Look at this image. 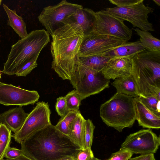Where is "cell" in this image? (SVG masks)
<instances>
[{
    "label": "cell",
    "mask_w": 160,
    "mask_h": 160,
    "mask_svg": "<svg viewBox=\"0 0 160 160\" xmlns=\"http://www.w3.org/2000/svg\"><path fill=\"white\" fill-rule=\"evenodd\" d=\"M50 41V35L44 29L32 31L12 46L2 72L16 75L26 64L37 60L41 51Z\"/></svg>",
    "instance_id": "4"
},
{
    "label": "cell",
    "mask_w": 160,
    "mask_h": 160,
    "mask_svg": "<svg viewBox=\"0 0 160 160\" xmlns=\"http://www.w3.org/2000/svg\"><path fill=\"white\" fill-rule=\"evenodd\" d=\"M99 112L102 121L119 132L132 127L136 120L133 98L122 94L116 93L101 104Z\"/></svg>",
    "instance_id": "5"
},
{
    "label": "cell",
    "mask_w": 160,
    "mask_h": 160,
    "mask_svg": "<svg viewBox=\"0 0 160 160\" xmlns=\"http://www.w3.org/2000/svg\"><path fill=\"white\" fill-rule=\"evenodd\" d=\"M70 81L82 101L108 88L110 80L105 78L101 72L97 73L77 68Z\"/></svg>",
    "instance_id": "8"
},
{
    "label": "cell",
    "mask_w": 160,
    "mask_h": 160,
    "mask_svg": "<svg viewBox=\"0 0 160 160\" xmlns=\"http://www.w3.org/2000/svg\"><path fill=\"white\" fill-rule=\"evenodd\" d=\"M147 49L142 45L139 40L127 42L101 55L111 58H122L131 60L137 54Z\"/></svg>",
    "instance_id": "17"
},
{
    "label": "cell",
    "mask_w": 160,
    "mask_h": 160,
    "mask_svg": "<svg viewBox=\"0 0 160 160\" xmlns=\"http://www.w3.org/2000/svg\"><path fill=\"white\" fill-rule=\"evenodd\" d=\"M39 97L37 91L27 90L0 82L1 104L22 106L33 104L38 101Z\"/></svg>",
    "instance_id": "13"
},
{
    "label": "cell",
    "mask_w": 160,
    "mask_h": 160,
    "mask_svg": "<svg viewBox=\"0 0 160 160\" xmlns=\"http://www.w3.org/2000/svg\"><path fill=\"white\" fill-rule=\"evenodd\" d=\"M83 8L82 5L63 0L57 4L44 8L38 19L40 23L51 36L57 29L72 23L73 15Z\"/></svg>",
    "instance_id": "6"
},
{
    "label": "cell",
    "mask_w": 160,
    "mask_h": 160,
    "mask_svg": "<svg viewBox=\"0 0 160 160\" xmlns=\"http://www.w3.org/2000/svg\"><path fill=\"white\" fill-rule=\"evenodd\" d=\"M58 160H74L73 157L71 156L66 157Z\"/></svg>",
    "instance_id": "37"
},
{
    "label": "cell",
    "mask_w": 160,
    "mask_h": 160,
    "mask_svg": "<svg viewBox=\"0 0 160 160\" xmlns=\"http://www.w3.org/2000/svg\"><path fill=\"white\" fill-rule=\"evenodd\" d=\"M85 119L79 111L71 124L68 137L80 149H84V138Z\"/></svg>",
    "instance_id": "21"
},
{
    "label": "cell",
    "mask_w": 160,
    "mask_h": 160,
    "mask_svg": "<svg viewBox=\"0 0 160 160\" xmlns=\"http://www.w3.org/2000/svg\"><path fill=\"white\" fill-rule=\"evenodd\" d=\"M128 160H156L154 154L140 155V156L132 158Z\"/></svg>",
    "instance_id": "35"
},
{
    "label": "cell",
    "mask_w": 160,
    "mask_h": 160,
    "mask_svg": "<svg viewBox=\"0 0 160 160\" xmlns=\"http://www.w3.org/2000/svg\"><path fill=\"white\" fill-rule=\"evenodd\" d=\"M1 78V74L0 72V81Z\"/></svg>",
    "instance_id": "41"
},
{
    "label": "cell",
    "mask_w": 160,
    "mask_h": 160,
    "mask_svg": "<svg viewBox=\"0 0 160 160\" xmlns=\"http://www.w3.org/2000/svg\"><path fill=\"white\" fill-rule=\"evenodd\" d=\"M95 22L92 31L94 33L129 40L132 35L129 28L122 20L102 12H95Z\"/></svg>",
    "instance_id": "10"
},
{
    "label": "cell",
    "mask_w": 160,
    "mask_h": 160,
    "mask_svg": "<svg viewBox=\"0 0 160 160\" xmlns=\"http://www.w3.org/2000/svg\"><path fill=\"white\" fill-rule=\"evenodd\" d=\"M79 111L68 112L65 116L61 117L55 126L56 128L63 134L68 136L70 126L76 118Z\"/></svg>",
    "instance_id": "25"
},
{
    "label": "cell",
    "mask_w": 160,
    "mask_h": 160,
    "mask_svg": "<svg viewBox=\"0 0 160 160\" xmlns=\"http://www.w3.org/2000/svg\"><path fill=\"white\" fill-rule=\"evenodd\" d=\"M94 156L91 148L80 149L74 157V160H89Z\"/></svg>",
    "instance_id": "32"
},
{
    "label": "cell",
    "mask_w": 160,
    "mask_h": 160,
    "mask_svg": "<svg viewBox=\"0 0 160 160\" xmlns=\"http://www.w3.org/2000/svg\"><path fill=\"white\" fill-rule=\"evenodd\" d=\"M89 160H101L97 158H96L94 156L93 157L91 158Z\"/></svg>",
    "instance_id": "39"
},
{
    "label": "cell",
    "mask_w": 160,
    "mask_h": 160,
    "mask_svg": "<svg viewBox=\"0 0 160 160\" xmlns=\"http://www.w3.org/2000/svg\"><path fill=\"white\" fill-rule=\"evenodd\" d=\"M131 60L111 58L101 71L104 77L110 80L131 74Z\"/></svg>",
    "instance_id": "14"
},
{
    "label": "cell",
    "mask_w": 160,
    "mask_h": 160,
    "mask_svg": "<svg viewBox=\"0 0 160 160\" xmlns=\"http://www.w3.org/2000/svg\"><path fill=\"white\" fill-rule=\"evenodd\" d=\"M84 35L82 27L75 22L58 28L51 35L52 68L63 80L70 81L75 73Z\"/></svg>",
    "instance_id": "1"
},
{
    "label": "cell",
    "mask_w": 160,
    "mask_h": 160,
    "mask_svg": "<svg viewBox=\"0 0 160 160\" xmlns=\"http://www.w3.org/2000/svg\"><path fill=\"white\" fill-rule=\"evenodd\" d=\"M2 0H0V5L1 4V2H2Z\"/></svg>",
    "instance_id": "40"
},
{
    "label": "cell",
    "mask_w": 160,
    "mask_h": 160,
    "mask_svg": "<svg viewBox=\"0 0 160 160\" xmlns=\"http://www.w3.org/2000/svg\"><path fill=\"white\" fill-rule=\"evenodd\" d=\"M143 104L154 114L160 117V100L153 96L138 97Z\"/></svg>",
    "instance_id": "26"
},
{
    "label": "cell",
    "mask_w": 160,
    "mask_h": 160,
    "mask_svg": "<svg viewBox=\"0 0 160 160\" xmlns=\"http://www.w3.org/2000/svg\"><path fill=\"white\" fill-rule=\"evenodd\" d=\"M131 74L139 96L160 100V51L147 49L131 60Z\"/></svg>",
    "instance_id": "3"
},
{
    "label": "cell",
    "mask_w": 160,
    "mask_h": 160,
    "mask_svg": "<svg viewBox=\"0 0 160 160\" xmlns=\"http://www.w3.org/2000/svg\"><path fill=\"white\" fill-rule=\"evenodd\" d=\"M21 144L24 153L36 160L74 158L80 149L68 136L52 124L35 133Z\"/></svg>",
    "instance_id": "2"
},
{
    "label": "cell",
    "mask_w": 160,
    "mask_h": 160,
    "mask_svg": "<svg viewBox=\"0 0 160 160\" xmlns=\"http://www.w3.org/2000/svg\"><path fill=\"white\" fill-rule=\"evenodd\" d=\"M144 0L139 3L126 7H115L107 8L102 11L118 18L122 20L131 23L134 27L147 31H154L152 24L148 20V14L152 12L154 9L146 6L143 3Z\"/></svg>",
    "instance_id": "7"
},
{
    "label": "cell",
    "mask_w": 160,
    "mask_h": 160,
    "mask_svg": "<svg viewBox=\"0 0 160 160\" xmlns=\"http://www.w3.org/2000/svg\"><path fill=\"white\" fill-rule=\"evenodd\" d=\"M3 6L8 18V25L12 28L21 39L26 37L28 34L25 23L22 18L17 14L15 9L12 10L4 3Z\"/></svg>",
    "instance_id": "22"
},
{
    "label": "cell",
    "mask_w": 160,
    "mask_h": 160,
    "mask_svg": "<svg viewBox=\"0 0 160 160\" xmlns=\"http://www.w3.org/2000/svg\"><path fill=\"white\" fill-rule=\"evenodd\" d=\"M111 58L103 55L79 57L77 68L98 73L101 72Z\"/></svg>",
    "instance_id": "18"
},
{
    "label": "cell",
    "mask_w": 160,
    "mask_h": 160,
    "mask_svg": "<svg viewBox=\"0 0 160 160\" xmlns=\"http://www.w3.org/2000/svg\"><path fill=\"white\" fill-rule=\"evenodd\" d=\"M68 112L79 111L81 100L75 89L69 92L64 97Z\"/></svg>",
    "instance_id": "27"
},
{
    "label": "cell",
    "mask_w": 160,
    "mask_h": 160,
    "mask_svg": "<svg viewBox=\"0 0 160 160\" xmlns=\"http://www.w3.org/2000/svg\"><path fill=\"white\" fill-rule=\"evenodd\" d=\"M141 0H109L111 3L115 5L116 7L123 8L129 7L136 4Z\"/></svg>",
    "instance_id": "33"
},
{
    "label": "cell",
    "mask_w": 160,
    "mask_h": 160,
    "mask_svg": "<svg viewBox=\"0 0 160 160\" xmlns=\"http://www.w3.org/2000/svg\"><path fill=\"white\" fill-rule=\"evenodd\" d=\"M28 115L22 106H19L0 114V123L15 133L21 128Z\"/></svg>",
    "instance_id": "16"
},
{
    "label": "cell",
    "mask_w": 160,
    "mask_h": 160,
    "mask_svg": "<svg viewBox=\"0 0 160 160\" xmlns=\"http://www.w3.org/2000/svg\"><path fill=\"white\" fill-rule=\"evenodd\" d=\"M55 108L58 115L61 117H64L66 114L68 112L64 97H60L57 98Z\"/></svg>",
    "instance_id": "31"
},
{
    "label": "cell",
    "mask_w": 160,
    "mask_h": 160,
    "mask_svg": "<svg viewBox=\"0 0 160 160\" xmlns=\"http://www.w3.org/2000/svg\"><path fill=\"white\" fill-rule=\"evenodd\" d=\"M160 145V136L158 137L150 129H147L127 136L121 147L133 154L144 155L156 153Z\"/></svg>",
    "instance_id": "11"
},
{
    "label": "cell",
    "mask_w": 160,
    "mask_h": 160,
    "mask_svg": "<svg viewBox=\"0 0 160 160\" xmlns=\"http://www.w3.org/2000/svg\"><path fill=\"white\" fill-rule=\"evenodd\" d=\"M95 12L88 8H83L77 11L72 18V22L78 24L82 28L84 35L92 31L95 22Z\"/></svg>",
    "instance_id": "19"
},
{
    "label": "cell",
    "mask_w": 160,
    "mask_h": 160,
    "mask_svg": "<svg viewBox=\"0 0 160 160\" xmlns=\"http://www.w3.org/2000/svg\"><path fill=\"white\" fill-rule=\"evenodd\" d=\"M116 89V93L137 98L139 96L137 85L132 74L115 79L111 83Z\"/></svg>",
    "instance_id": "20"
},
{
    "label": "cell",
    "mask_w": 160,
    "mask_h": 160,
    "mask_svg": "<svg viewBox=\"0 0 160 160\" xmlns=\"http://www.w3.org/2000/svg\"><path fill=\"white\" fill-rule=\"evenodd\" d=\"M24 153L21 149L9 147L5 153L4 158L9 159H14L19 157Z\"/></svg>",
    "instance_id": "34"
},
{
    "label": "cell",
    "mask_w": 160,
    "mask_h": 160,
    "mask_svg": "<svg viewBox=\"0 0 160 160\" xmlns=\"http://www.w3.org/2000/svg\"><path fill=\"white\" fill-rule=\"evenodd\" d=\"M140 37L142 45L147 49L160 51V40L153 36L148 31L142 30L138 28L132 29Z\"/></svg>",
    "instance_id": "23"
},
{
    "label": "cell",
    "mask_w": 160,
    "mask_h": 160,
    "mask_svg": "<svg viewBox=\"0 0 160 160\" xmlns=\"http://www.w3.org/2000/svg\"><path fill=\"white\" fill-rule=\"evenodd\" d=\"M153 1L158 6H160V0H153Z\"/></svg>",
    "instance_id": "38"
},
{
    "label": "cell",
    "mask_w": 160,
    "mask_h": 160,
    "mask_svg": "<svg viewBox=\"0 0 160 160\" xmlns=\"http://www.w3.org/2000/svg\"><path fill=\"white\" fill-rule=\"evenodd\" d=\"M95 126L90 119L85 120L84 134V149L91 148L92 145L93 133Z\"/></svg>",
    "instance_id": "28"
},
{
    "label": "cell",
    "mask_w": 160,
    "mask_h": 160,
    "mask_svg": "<svg viewBox=\"0 0 160 160\" xmlns=\"http://www.w3.org/2000/svg\"><path fill=\"white\" fill-rule=\"evenodd\" d=\"M133 104L136 119L139 126L148 129H160V117L148 109L138 98H133Z\"/></svg>",
    "instance_id": "15"
},
{
    "label": "cell",
    "mask_w": 160,
    "mask_h": 160,
    "mask_svg": "<svg viewBox=\"0 0 160 160\" xmlns=\"http://www.w3.org/2000/svg\"><path fill=\"white\" fill-rule=\"evenodd\" d=\"M133 154L129 151L121 147L118 151L112 153L106 160H128Z\"/></svg>",
    "instance_id": "29"
},
{
    "label": "cell",
    "mask_w": 160,
    "mask_h": 160,
    "mask_svg": "<svg viewBox=\"0 0 160 160\" xmlns=\"http://www.w3.org/2000/svg\"><path fill=\"white\" fill-rule=\"evenodd\" d=\"M5 160H36L24 153L19 157L14 159H7Z\"/></svg>",
    "instance_id": "36"
},
{
    "label": "cell",
    "mask_w": 160,
    "mask_h": 160,
    "mask_svg": "<svg viewBox=\"0 0 160 160\" xmlns=\"http://www.w3.org/2000/svg\"><path fill=\"white\" fill-rule=\"evenodd\" d=\"M51 114L48 102H39L32 111L28 114L20 129L12 135L14 140L21 144L35 133L52 125Z\"/></svg>",
    "instance_id": "9"
},
{
    "label": "cell",
    "mask_w": 160,
    "mask_h": 160,
    "mask_svg": "<svg viewBox=\"0 0 160 160\" xmlns=\"http://www.w3.org/2000/svg\"><path fill=\"white\" fill-rule=\"evenodd\" d=\"M11 131L5 125L0 123V160H3L5 153L10 147Z\"/></svg>",
    "instance_id": "24"
},
{
    "label": "cell",
    "mask_w": 160,
    "mask_h": 160,
    "mask_svg": "<svg viewBox=\"0 0 160 160\" xmlns=\"http://www.w3.org/2000/svg\"><path fill=\"white\" fill-rule=\"evenodd\" d=\"M37 61H32L26 64L17 72L16 75L18 76L26 77L37 66Z\"/></svg>",
    "instance_id": "30"
},
{
    "label": "cell",
    "mask_w": 160,
    "mask_h": 160,
    "mask_svg": "<svg viewBox=\"0 0 160 160\" xmlns=\"http://www.w3.org/2000/svg\"><path fill=\"white\" fill-rule=\"evenodd\" d=\"M127 42L116 37L91 32L84 35L80 47L79 57L100 55Z\"/></svg>",
    "instance_id": "12"
}]
</instances>
